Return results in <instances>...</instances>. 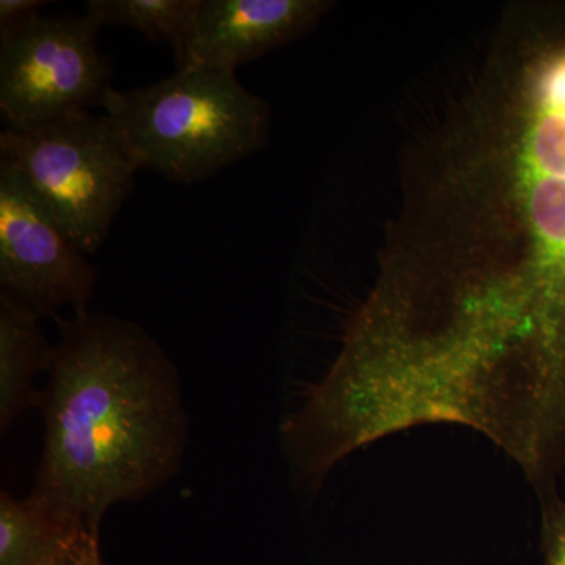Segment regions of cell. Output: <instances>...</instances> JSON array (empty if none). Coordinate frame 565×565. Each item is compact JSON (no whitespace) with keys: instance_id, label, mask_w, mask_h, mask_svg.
I'll list each match as a JSON object with an SVG mask.
<instances>
[{"instance_id":"cell-1","label":"cell","mask_w":565,"mask_h":565,"mask_svg":"<svg viewBox=\"0 0 565 565\" xmlns=\"http://www.w3.org/2000/svg\"><path fill=\"white\" fill-rule=\"evenodd\" d=\"M61 333L31 493L99 531L115 504L150 497L180 471L189 426L181 379L139 323L85 311L61 321Z\"/></svg>"},{"instance_id":"cell-2","label":"cell","mask_w":565,"mask_h":565,"mask_svg":"<svg viewBox=\"0 0 565 565\" xmlns=\"http://www.w3.org/2000/svg\"><path fill=\"white\" fill-rule=\"evenodd\" d=\"M141 169L193 184L244 161L266 143L269 106L236 73L178 68L134 90L111 88L103 104Z\"/></svg>"},{"instance_id":"cell-3","label":"cell","mask_w":565,"mask_h":565,"mask_svg":"<svg viewBox=\"0 0 565 565\" xmlns=\"http://www.w3.org/2000/svg\"><path fill=\"white\" fill-rule=\"evenodd\" d=\"M526 273L509 289L535 341L565 370V44L531 71L516 152Z\"/></svg>"},{"instance_id":"cell-4","label":"cell","mask_w":565,"mask_h":565,"mask_svg":"<svg viewBox=\"0 0 565 565\" xmlns=\"http://www.w3.org/2000/svg\"><path fill=\"white\" fill-rule=\"evenodd\" d=\"M0 162L18 174L84 253H95L109 236L141 169L109 115L92 111L33 128L3 129Z\"/></svg>"},{"instance_id":"cell-5","label":"cell","mask_w":565,"mask_h":565,"mask_svg":"<svg viewBox=\"0 0 565 565\" xmlns=\"http://www.w3.org/2000/svg\"><path fill=\"white\" fill-rule=\"evenodd\" d=\"M90 14L39 17L0 36V111L9 129H25L103 107L110 66Z\"/></svg>"},{"instance_id":"cell-6","label":"cell","mask_w":565,"mask_h":565,"mask_svg":"<svg viewBox=\"0 0 565 565\" xmlns=\"http://www.w3.org/2000/svg\"><path fill=\"white\" fill-rule=\"evenodd\" d=\"M0 286L43 318L63 307L85 313L96 269L43 204L0 162Z\"/></svg>"},{"instance_id":"cell-7","label":"cell","mask_w":565,"mask_h":565,"mask_svg":"<svg viewBox=\"0 0 565 565\" xmlns=\"http://www.w3.org/2000/svg\"><path fill=\"white\" fill-rule=\"evenodd\" d=\"M326 3L308 0H200L178 68L236 73L237 66L288 43L313 24Z\"/></svg>"},{"instance_id":"cell-8","label":"cell","mask_w":565,"mask_h":565,"mask_svg":"<svg viewBox=\"0 0 565 565\" xmlns=\"http://www.w3.org/2000/svg\"><path fill=\"white\" fill-rule=\"evenodd\" d=\"M96 534L36 494L0 497V565H76Z\"/></svg>"},{"instance_id":"cell-9","label":"cell","mask_w":565,"mask_h":565,"mask_svg":"<svg viewBox=\"0 0 565 565\" xmlns=\"http://www.w3.org/2000/svg\"><path fill=\"white\" fill-rule=\"evenodd\" d=\"M41 318L24 305L0 296V429L28 408H41L44 393L35 388V379L47 373L54 345L41 332Z\"/></svg>"},{"instance_id":"cell-10","label":"cell","mask_w":565,"mask_h":565,"mask_svg":"<svg viewBox=\"0 0 565 565\" xmlns=\"http://www.w3.org/2000/svg\"><path fill=\"white\" fill-rule=\"evenodd\" d=\"M200 0H90L85 13L104 25H125L151 41H166L173 51L188 40Z\"/></svg>"},{"instance_id":"cell-11","label":"cell","mask_w":565,"mask_h":565,"mask_svg":"<svg viewBox=\"0 0 565 565\" xmlns=\"http://www.w3.org/2000/svg\"><path fill=\"white\" fill-rule=\"evenodd\" d=\"M544 527V565H565V498L546 508Z\"/></svg>"},{"instance_id":"cell-12","label":"cell","mask_w":565,"mask_h":565,"mask_svg":"<svg viewBox=\"0 0 565 565\" xmlns=\"http://www.w3.org/2000/svg\"><path fill=\"white\" fill-rule=\"evenodd\" d=\"M44 2L41 0H2L0 2V36L31 24L41 17L40 10Z\"/></svg>"},{"instance_id":"cell-13","label":"cell","mask_w":565,"mask_h":565,"mask_svg":"<svg viewBox=\"0 0 565 565\" xmlns=\"http://www.w3.org/2000/svg\"><path fill=\"white\" fill-rule=\"evenodd\" d=\"M76 565H106L103 561L102 548H99V534L93 535L88 541Z\"/></svg>"}]
</instances>
